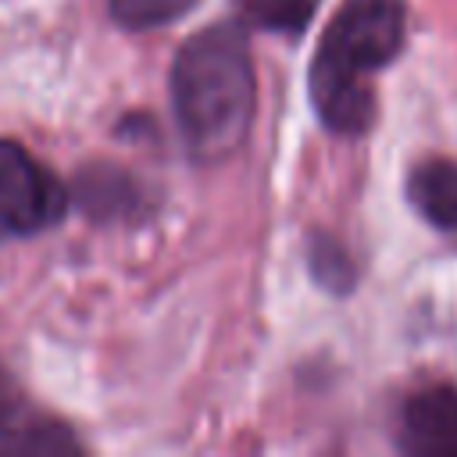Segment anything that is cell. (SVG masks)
<instances>
[{
  "label": "cell",
  "mask_w": 457,
  "mask_h": 457,
  "mask_svg": "<svg viewBox=\"0 0 457 457\" xmlns=\"http://www.w3.org/2000/svg\"><path fill=\"white\" fill-rule=\"evenodd\" d=\"M257 104L246 25L221 21L189 36L171 64V111L186 150L200 164L232 157L250 132Z\"/></svg>",
  "instance_id": "1"
},
{
  "label": "cell",
  "mask_w": 457,
  "mask_h": 457,
  "mask_svg": "<svg viewBox=\"0 0 457 457\" xmlns=\"http://www.w3.org/2000/svg\"><path fill=\"white\" fill-rule=\"evenodd\" d=\"M403 36L407 11L400 0H343L307 75L311 104L325 129L357 136L375 121V93L368 79L400 54Z\"/></svg>",
  "instance_id": "2"
},
{
  "label": "cell",
  "mask_w": 457,
  "mask_h": 457,
  "mask_svg": "<svg viewBox=\"0 0 457 457\" xmlns=\"http://www.w3.org/2000/svg\"><path fill=\"white\" fill-rule=\"evenodd\" d=\"M71 193L21 143L0 139V236H32L64 218Z\"/></svg>",
  "instance_id": "3"
},
{
  "label": "cell",
  "mask_w": 457,
  "mask_h": 457,
  "mask_svg": "<svg viewBox=\"0 0 457 457\" xmlns=\"http://www.w3.org/2000/svg\"><path fill=\"white\" fill-rule=\"evenodd\" d=\"M400 446L418 457H457V386H428L403 403Z\"/></svg>",
  "instance_id": "4"
},
{
  "label": "cell",
  "mask_w": 457,
  "mask_h": 457,
  "mask_svg": "<svg viewBox=\"0 0 457 457\" xmlns=\"http://www.w3.org/2000/svg\"><path fill=\"white\" fill-rule=\"evenodd\" d=\"M407 193L425 221H432L443 232H457V164L453 161H443V157L421 161L411 171Z\"/></svg>",
  "instance_id": "5"
},
{
  "label": "cell",
  "mask_w": 457,
  "mask_h": 457,
  "mask_svg": "<svg viewBox=\"0 0 457 457\" xmlns=\"http://www.w3.org/2000/svg\"><path fill=\"white\" fill-rule=\"evenodd\" d=\"M68 450H75V436L57 421L25 414V407L0 418V453H68Z\"/></svg>",
  "instance_id": "6"
},
{
  "label": "cell",
  "mask_w": 457,
  "mask_h": 457,
  "mask_svg": "<svg viewBox=\"0 0 457 457\" xmlns=\"http://www.w3.org/2000/svg\"><path fill=\"white\" fill-rule=\"evenodd\" d=\"M136 196L132 179L121 168H89L79 179V204L93 214V218H114V214H129Z\"/></svg>",
  "instance_id": "7"
},
{
  "label": "cell",
  "mask_w": 457,
  "mask_h": 457,
  "mask_svg": "<svg viewBox=\"0 0 457 457\" xmlns=\"http://www.w3.org/2000/svg\"><path fill=\"white\" fill-rule=\"evenodd\" d=\"M236 14L246 29L300 36L314 14V0H236Z\"/></svg>",
  "instance_id": "8"
},
{
  "label": "cell",
  "mask_w": 457,
  "mask_h": 457,
  "mask_svg": "<svg viewBox=\"0 0 457 457\" xmlns=\"http://www.w3.org/2000/svg\"><path fill=\"white\" fill-rule=\"evenodd\" d=\"M196 0H111V18L121 29L146 32L179 21L186 11H193Z\"/></svg>",
  "instance_id": "9"
},
{
  "label": "cell",
  "mask_w": 457,
  "mask_h": 457,
  "mask_svg": "<svg viewBox=\"0 0 457 457\" xmlns=\"http://www.w3.org/2000/svg\"><path fill=\"white\" fill-rule=\"evenodd\" d=\"M18 407H21V400H18V386H14V378L7 375V368L0 364V418L14 414Z\"/></svg>",
  "instance_id": "10"
}]
</instances>
